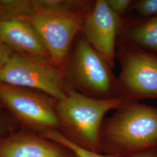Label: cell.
Masks as SVG:
<instances>
[{"instance_id":"obj_6","label":"cell","mask_w":157,"mask_h":157,"mask_svg":"<svg viewBox=\"0 0 157 157\" xmlns=\"http://www.w3.org/2000/svg\"><path fill=\"white\" fill-rule=\"evenodd\" d=\"M0 82L44 93L58 101L69 89L62 69L56 65L14 52L0 69Z\"/></svg>"},{"instance_id":"obj_1","label":"cell","mask_w":157,"mask_h":157,"mask_svg":"<svg viewBox=\"0 0 157 157\" xmlns=\"http://www.w3.org/2000/svg\"><path fill=\"white\" fill-rule=\"evenodd\" d=\"M93 0H35L36 10L19 18L31 25L52 62L63 71L76 36L92 11Z\"/></svg>"},{"instance_id":"obj_16","label":"cell","mask_w":157,"mask_h":157,"mask_svg":"<svg viewBox=\"0 0 157 157\" xmlns=\"http://www.w3.org/2000/svg\"><path fill=\"white\" fill-rule=\"evenodd\" d=\"M13 52L0 39V69L8 62Z\"/></svg>"},{"instance_id":"obj_7","label":"cell","mask_w":157,"mask_h":157,"mask_svg":"<svg viewBox=\"0 0 157 157\" xmlns=\"http://www.w3.org/2000/svg\"><path fill=\"white\" fill-rule=\"evenodd\" d=\"M57 100L44 93L0 82V102L26 124L41 130L58 129Z\"/></svg>"},{"instance_id":"obj_5","label":"cell","mask_w":157,"mask_h":157,"mask_svg":"<svg viewBox=\"0 0 157 157\" xmlns=\"http://www.w3.org/2000/svg\"><path fill=\"white\" fill-rule=\"evenodd\" d=\"M121 70L118 97L128 101L157 100V56L130 45H117Z\"/></svg>"},{"instance_id":"obj_18","label":"cell","mask_w":157,"mask_h":157,"mask_svg":"<svg viewBox=\"0 0 157 157\" xmlns=\"http://www.w3.org/2000/svg\"><path fill=\"white\" fill-rule=\"evenodd\" d=\"M1 105H2V103H1V102H0V106H1Z\"/></svg>"},{"instance_id":"obj_3","label":"cell","mask_w":157,"mask_h":157,"mask_svg":"<svg viewBox=\"0 0 157 157\" xmlns=\"http://www.w3.org/2000/svg\"><path fill=\"white\" fill-rule=\"evenodd\" d=\"M126 101L123 98L95 99L69 89L65 98L56 103L60 129L67 133L65 137L75 145L101 154L100 133L104 116Z\"/></svg>"},{"instance_id":"obj_10","label":"cell","mask_w":157,"mask_h":157,"mask_svg":"<svg viewBox=\"0 0 157 157\" xmlns=\"http://www.w3.org/2000/svg\"><path fill=\"white\" fill-rule=\"evenodd\" d=\"M117 45H130L157 56V17H126Z\"/></svg>"},{"instance_id":"obj_13","label":"cell","mask_w":157,"mask_h":157,"mask_svg":"<svg viewBox=\"0 0 157 157\" xmlns=\"http://www.w3.org/2000/svg\"><path fill=\"white\" fill-rule=\"evenodd\" d=\"M41 136L43 138L65 147L72 152L77 157H121L113 155H103L84 150L68 140L58 129H50L43 131Z\"/></svg>"},{"instance_id":"obj_15","label":"cell","mask_w":157,"mask_h":157,"mask_svg":"<svg viewBox=\"0 0 157 157\" xmlns=\"http://www.w3.org/2000/svg\"><path fill=\"white\" fill-rule=\"evenodd\" d=\"M109 8L121 17H125L134 1L132 0H106Z\"/></svg>"},{"instance_id":"obj_2","label":"cell","mask_w":157,"mask_h":157,"mask_svg":"<svg viewBox=\"0 0 157 157\" xmlns=\"http://www.w3.org/2000/svg\"><path fill=\"white\" fill-rule=\"evenodd\" d=\"M100 145L101 153L121 157L157 147V108L124 101L104 119Z\"/></svg>"},{"instance_id":"obj_9","label":"cell","mask_w":157,"mask_h":157,"mask_svg":"<svg viewBox=\"0 0 157 157\" xmlns=\"http://www.w3.org/2000/svg\"><path fill=\"white\" fill-rule=\"evenodd\" d=\"M0 39L14 53L54 64L33 28L23 19L1 21Z\"/></svg>"},{"instance_id":"obj_14","label":"cell","mask_w":157,"mask_h":157,"mask_svg":"<svg viewBox=\"0 0 157 157\" xmlns=\"http://www.w3.org/2000/svg\"><path fill=\"white\" fill-rule=\"evenodd\" d=\"M130 13H133L134 17H157V0L134 1L127 15Z\"/></svg>"},{"instance_id":"obj_8","label":"cell","mask_w":157,"mask_h":157,"mask_svg":"<svg viewBox=\"0 0 157 157\" xmlns=\"http://www.w3.org/2000/svg\"><path fill=\"white\" fill-rule=\"evenodd\" d=\"M123 21V17L112 11L106 0H95L81 31L112 69L115 66L117 40Z\"/></svg>"},{"instance_id":"obj_4","label":"cell","mask_w":157,"mask_h":157,"mask_svg":"<svg viewBox=\"0 0 157 157\" xmlns=\"http://www.w3.org/2000/svg\"><path fill=\"white\" fill-rule=\"evenodd\" d=\"M63 72L69 89L95 99L119 98L118 77L82 32L73 42Z\"/></svg>"},{"instance_id":"obj_11","label":"cell","mask_w":157,"mask_h":157,"mask_svg":"<svg viewBox=\"0 0 157 157\" xmlns=\"http://www.w3.org/2000/svg\"><path fill=\"white\" fill-rule=\"evenodd\" d=\"M50 141L29 135H19L0 145V157H71Z\"/></svg>"},{"instance_id":"obj_12","label":"cell","mask_w":157,"mask_h":157,"mask_svg":"<svg viewBox=\"0 0 157 157\" xmlns=\"http://www.w3.org/2000/svg\"><path fill=\"white\" fill-rule=\"evenodd\" d=\"M35 9L34 0H0V22L28 16Z\"/></svg>"},{"instance_id":"obj_17","label":"cell","mask_w":157,"mask_h":157,"mask_svg":"<svg viewBox=\"0 0 157 157\" xmlns=\"http://www.w3.org/2000/svg\"><path fill=\"white\" fill-rule=\"evenodd\" d=\"M127 157H157V147L138 152Z\"/></svg>"}]
</instances>
